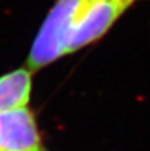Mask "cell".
I'll list each match as a JSON object with an SVG mask.
<instances>
[{"instance_id": "6da1fadb", "label": "cell", "mask_w": 150, "mask_h": 151, "mask_svg": "<svg viewBox=\"0 0 150 151\" xmlns=\"http://www.w3.org/2000/svg\"><path fill=\"white\" fill-rule=\"evenodd\" d=\"M80 0H58L44 21L28 55L30 71H37L65 54Z\"/></svg>"}, {"instance_id": "7a4b0ae2", "label": "cell", "mask_w": 150, "mask_h": 151, "mask_svg": "<svg viewBox=\"0 0 150 151\" xmlns=\"http://www.w3.org/2000/svg\"><path fill=\"white\" fill-rule=\"evenodd\" d=\"M128 7L122 0H80L65 54L99 39Z\"/></svg>"}, {"instance_id": "3957f363", "label": "cell", "mask_w": 150, "mask_h": 151, "mask_svg": "<svg viewBox=\"0 0 150 151\" xmlns=\"http://www.w3.org/2000/svg\"><path fill=\"white\" fill-rule=\"evenodd\" d=\"M33 114L26 107L0 112V151H39Z\"/></svg>"}, {"instance_id": "277c9868", "label": "cell", "mask_w": 150, "mask_h": 151, "mask_svg": "<svg viewBox=\"0 0 150 151\" xmlns=\"http://www.w3.org/2000/svg\"><path fill=\"white\" fill-rule=\"evenodd\" d=\"M31 91V72L20 68L0 78V112L25 107Z\"/></svg>"}, {"instance_id": "5b68a950", "label": "cell", "mask_w": 150, "mask_h": 151, "mask_svg": "<svg viewBox=\"0 0 150 151\" xmlns=\"http://www.w3.org/2000/svg\"><path fill=\"white\" fill-rule=\"evenodd\" d=\"M122 1H124V2L126 4V5H129V6H130V5H131L132 2H135L136 0H122Z\"/></svg>"}, {"instance_id": "8992f818", "label": "cell", "mask_w": 150, "mask_h": 151, "mask_svg": "<svg viewBox=\"0 0 150 151\" xmlns=\"http://www.w3.org/2000/svg\"><path fill=\"white\" fill-rule=\"evenodd\" d=\"M39 151H45V150H43V149H40V150H39Z\"/></svg>"}]
</instances>
